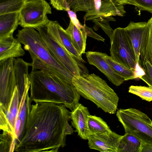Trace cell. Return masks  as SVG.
<instances>
[{"instance_id":"cell-29","label":"cell","mask_w":152,"mask_h":152,"mask_svg":"<svg viewBox=\"0 0 152 152\" xmlns=\"http://www.w3.org/2000/svg\"><path fill=\"white\" fill-rule=\"evenodd\" d=\"M93 21L95 24L101 28L110 38L114 30L109 24V20L103 18H99L93 20Z\"/></svg>"},{"instance_id":"cell-26","label":"cell","mask_w":152,"mask_h":152,"mask_svg":"<svg viewBox=\"0 0 152 152\" xmlns=\"http://www.w3.org/2000/svg\"><path fill=\"white\" fill-rule=\"evenodd\" d=\"M144 74L139 77L145 82L149 86L152 87V64L148 61L142 60Z\"/></svg>"},{"instance_id":"cell-35","label":"cell","mask_w":152,"mask_h":152,"mask_svg":"<svg viewBox=\"0 0 152 152\" xmlns=\"http://www.w3.org/2000/svg\"><path fill=\"white\" fill-rule=\"evenodd\" d=\"M103 1L108 2H117L115 0H103Z\"/></svg>"},{"instance_id":"cell-23","label":"cell","mask_w":152,"mask_h":152,"mask_svg":"<svg viewBox=\"0 0 152 152\" xmlns=\"http://www.w3.org/2000/svg\"><path fill=\"white\" fill-rule=\"evenodd\" d=\"M28 0H7L0 2V15L19 12Z\"/></svg>"},{"instance_id":"cell-16","label":"cell","mask_w":152,"mask_h":152,"mask_svg":"<svg viewBox=\"0 0 152 152\" xmlns=\"http://www.w3.org/2000/svg\"><path fill=\"white\" fill-rule=\"evenodd\" d=\"M21 44L13 35L0 39V61L24 55L25 52Z\"/></svg>"},{"instance_id":"cell-8","label":"cell","mask_w":152,"mask_h":152,"mask_svg":"<svg viewBox=\"0 0 152 152\" xmlns=\"http://www.w3.org/2000/svg\"><path fill=\"white\" fill-rule=\"evenodd\" d=\"M50 52L54 58L62 66L75 75H81L88 72L86 69L66 49L50 36L45 26L37 29Z\"/></svg>"},{"instance_id":"cell-12","label":"cell","mask_w":152,"mask_h":152,"mask_svg":"<svg viewBox=\"0 0 152 152\" xmlns=\"http://www.w3.org/2000/svg\"><path fill=\"white\" fill-rule=\"evenodd\" d=\"M50 37L57 43L64 47L70 54L78 61L84 62L81 55L73 44L66 31L56 21L50 20L45 25Z\"/></svg>"},{"instance_id":"cell-4","label":"cell","mask_w":152,"mask_h":152,"mask_svg":"<svg viewBox=\"0 0 152 152\" xmlns=\"http://www.w3.org/2000/svg\"><path fill=\"white\" fill-rule=\"evenodd\" d=\"M16 37L29 53L37 57L65 81L73 84L72 79L75 75L54 58L38 31L33 28H23L18 30Z\"/></svg>"},{"instance_id":"cell-18","label":"cell","mask_w":152,"mask_h":152,"mask_svg":"<svg viewBox=\"0 0 152 152\" xmlns=\"http://www.w3.org/2000/svg\"><path fill=\"white\" fill-rule=\"evenodd\" d=\"M66 30L69 34L74 47L80 54L82 55V54L85 53L87 36L85 27L83 29H80L70 20Z\"/></svg>"},{"instance_id":"cell-2","label":"cell","mask_w":152,"mask_h":152,"mask_svg":"<svg viewBox=\"0 0 152 152\" xmlns=\"http://www.w3.org/2000/svg\"><path fill=\"white\" fill-rule=\"evenodd\" d=\"M30 55L32 60L29 74L30 102L62 104L71 111L74 110L80 95L74 85L64 80L35 56Z\"/></svg>"},{"instance_id":"cell-31","label":"cell","mask_w":152,"mask_h":152,"mask_svg":"<svg viewBox=\"0 0 152 152\" xmlns=\"http://www.w3.org/2000/svg\"><path fill=\"white\" fill-rule=\"evenodd\" d=\"M66 11L67 12L70 18V20L78 28L82 29L84 28V25H82L77 19L75 12L71 10L69 7L68 8Z\"/></svg>"},{"instance_id":"cell-11","label":"cell","mask_w":152,"mask_h":152,"mask_svg":"<svg viewBox=\"0 0 152 152\" xmlns=\"http://www.w3.org/2000/svg\"><path fill=\"white\" fill-rule=\"evenodd\" d=\"M122 135L111 130L103 133L91 134L88 137L90 148L102 152H118Z\"/></svg>"},{"instance_id":"cell-36","label":"cell","mask_w":152,"mask_h":152,"mask_svg":"<svg viewBox=\"0 0 152 152\" xmlns=\"http://www.w3.org/2000/svg\"><path fill=\"white\" fill-rule=\"evenodd\" d=\"M68 5L69 4L73 1V0H66Z\"/></svg>"},{"instance_id":"cell-9","label":"cell","mask_w":152,"mask_h":152,"mask_svg":"<svg viewBox=\"0 0 152 152\" xmlns=\"http://www.w3.org/2000/svg\"><path fill=\"white\" fill-rule=\"evenodd\" d=\"M51 8L45 0H28L19 12V25L23 28L37 29L49 22L47 15Z\"/></svg>"},{"instance_id":"cell-14","label":"cell","mask_w":152,"mask_h":152,"mask_svg":"<svg viewBox=\"0 0 152 152\" xmlns=\"http://www.w3.org/2000/svg\"><path fill=\"white\" fill-rule=\"evenodd\" d=\"M90 115L88 108L79 103L75 108L70 112V119L75 132L82 139L87 140L91 134L88 127V120Z\"/></svg>"},{"instance_id":"cell-15","label":"cell","mask_w":152,"mask_h":152,"mask_svg":"<svg viewBox=\"0 0 152 152\" xmlns=\"http://www.w3.org/2000/svg\"><path fill=\"white\" fill-rule=\"evenodd\" d=\"M147 25V22H145L135 23L131 21L124 28L133 47L136 63L137 64H139L140 59V50L142 36Z\"/></svg>"},{"instance_id":"cell-3","label":"cell","mask_w":152,"mask_h":152,"mask_svg":"<svg viewBox=\"0 0 152 152\" xmlns=\"http://www.w3.org/2000/svg\"><path fill=\"white\" fill-rule=\"evenodd\" d=\"M72 83L80 94L104 112L114 114L117 109L119 97L106 82L94 73L85 72L74 75Z\"/></svg>"},{"instance_id":"cell-6","label":"cell","mask_w":152,"mask_h":152,"mask_svg":"<svg viewBox=\"0 0 152 152\" xmlns=\"http://www.w3.org/2000/svg\"><path fill=\"white\" fill-rule=\"evenodd\" d=\"M74 12H86L85 21L93 20L99 18H109L120 16L122 6L117 2H108L103 0H73L69 5Z\"/></svg>"},{"instance_id":"cell-1","label":"cell","mask_w":152,"mask_h":152,"mask_svg":"<svg viewBox=\"0 0 152 152\" xmlns=\"http://www.w3.org/2000/svg\"><path fill=\"white\" fill-rule=\"evenodd\" d=\"M21 132L14 151L57 152L66 145V136L73 133L69 121L70 112L62 104L40 102L31 105L28 93Z\"/></svg>"},{"instance_id":"cell-32","label":"cell","mask_w":152,"mask_h":152,"mask_svg":"<svg viewBox=\"0 0 152 152\" xmlns=\"http://www.w3.org/2000/svg\"><path fill=\"white\" fill-rule=\"evenodd\" d=\"M84 25L87 37H92L98 41H104L105 39L103 38L95 32L91 28L86 26L85 24Z\"/></svg>"},{"instance_id":"cell-34","label":"cell","mask_w":152,"mask_h":152,"mask_svg":"<svg viewBox=\"0 0 152 152\" xmlns=\"http://www.w3.org/2000/svg\"><path fill=\"white\" fill-rule=\"evenodd\" d=\"M115 1L119 4L124 5L129 4L130 0H115Z\"/></svg>"},{"instance_id":"cell-5","label":"cell","mask_w":152,"mask_h":152,"mask_svg":"<svg viewBox=\"0 0 152 152\" xmlns=\"http://www.w3.org/2000/svg\"><path fill=\"white\" fill-rule=\"evenodd\" d=\"M116 115L125 133L132 134L143 143L152 145V121L144 113L134 108L120 109Z\"/></svg>"},{"instance_id":"cell-21","label":"cell","mask_w":152,"mask_h":152,"mask_svg":"<svg viewBox=\"0 0 152 152\" xmlns=\"http://www.w3.org/2000/svg\"><path fill=\"white\" fill-rule=\"evenodd\" d=\"M104 58L114 71L123 78L125 81L134 79L139 77L137 70L132 69L121 64L106 54Z\"/></svg>"},{"instance_id":"cell-17","label":"cell","mask_w":152,"mask_h":152,"mask_svg":"<svg viewBox=\"0 0 152 152\" xmlns=\"http://www.w3.org/2000/svg\"><path fill=\"white\" fill-rule=\"evenodd\" d=\"M19 12L0 15V39L13 35L19 25Z\"/></svg>"},{"instance_id":"cell-33","label":"cell","mask_w":152,"mask_h":152,"mask_svg":"<svg viewBox=\"0 0 152 152\" xmlns=\"http://www.w3.org/2000/svg\"><path fill=\"white\" fill-rule=\"evenodd\" d=\"M152 152V145L142 142V152Z\"/></svg>"},{"instance_id":"cell-25","label":"cell","mask_w":152,"mask_h":152,"mask_svg":"<svg viewBox=\"0 0 152 152\" xmlns=\"http://www.w3.org/2000/svg\"><path fill=\"white\" fill-rule=\"evenodd\" d=\"M129 92L138 96L142 100L148 102L152 101V87L141 86H131Z\"/></svg>"},{"instance_id":"cell-37","label":"cell","mask_w":152,"mask_h":152,"mask_svg":"<svg viewBox=\"0 0 152 152\" xmlns=\"http://www.w3.org/2000/svg\"><path fill=\"white\" fill-rule=\"evenodd\" d=\"M7 0H0V2H2Z\"/></svg>"},{"instance_id":"cell-27","label":"cell","mask_w":152,"mask_h":152,"mask_svg":"<svg viewBox=\"0 0 152 152\" xmlns=\"http://www.w3.org/2000/svg\"><path fill=\"white\" fill-rule=\"evenodd\" d=\"M19 103L18 90L16 85L8 108V109L14 117L16 121L18 115Z\"/></svg>"},{"instance_id":"cell-28","label":"cell","mask_w":152,"mask_h":152,"mask_svg":"<svg viewBox=\"0 0 152 152\" xmlns=\"http://www.w3.org/2000/svg\"><path fill=\"white\" fill-rule=\"evenodd\" d=\"M129 4L135 6L140 11H146L152 14V0H130Z\"/></svg>"},{"instance_id":"cell-22","label":"cell","mask_w":152,"mask_h":152,"mask_svg":"<svg viewBox=\"0 0 152 152\" xmlns=\"http://www.w3.org/2000/svg\"><path fill=\"white\" fill-rule=\"evenodd\" d=\"M88 124L91 134H100L111 130L106 122L95 115L89 116Z\"/></svg>"},{"instance_id":"cell-13","label":"cell","mask_w":152,"mask_h":152,"mask_svg":"<svg viewBox=\"0 0 152 152\" xmlns=\"http://www.w3.org/2000/svg\"><path fill=\"white\" fill-rule=\"evenodd\" d=\"M106 54L99 52L88 51L86 53V56L89 64L97 68L112 83L119 86L123 83L124 80L114 71L105 60Z\"/></svg>"},{"instance_id":"cell-10","label":"cell","mask_w":152,"mask_h":152,"mask_svg":"<svg viewBox=\"0 0 152 152\" xmlns=\"http://www.w3.org/2000/svg\"><path fill=\"white\" fill-rule=\"evenodd\" d=\"M15 58L0 61V107L8 109L16 85Z\"/></svg>"},{"instance_id":"cell-30","label":"cell","mask_w":152,"mask_h":152,"mask_svg":"<svg viewBox=\"0 0 152 152\" xmlns=\"http://www.w3.org/2000/svg\"><path fill=\"white\" fill-rule=\"evenodd\" d=\"M51 4L53 7L60 11H66L69 7L66 0H50ZM70 8V7H69Z\"/></svg>"},{"instance_id":"cell-7","label":"cell","mask_w":152,"mask_h":152,"mask_svg":"<svg viewBox=\"0 0 152 152\" xmlns=\"http://www.w3.org/2000/svg\"><path fill=\"white\" fill-rule=\"evenodd\" d=\"M110 39V56L121 64L137 70L139 64H137L133 47L124 28L114 30Z\"/></svg>"},{"instance_id":"cell-19","label":"cell","mask_w":152,"mask_h":152,"mask_svg":"<svg viewBox=\"0 0 152 152\" xmlns=\"http://www.w3.org/2000/svg\"><path fill=\"white\" fill-rule=\"evenodd\" d=\"M147 22L148 25L142 36L140 58L152 64V17Z\"/></svg>"},{"instance_id":"cell-24","label":"cell","mask_w":152,"mask_h":152,"mask_svg":"<svg viewBox=\"0 0 152 152\" xmlns=\"http://www.w3.org/2000/svg\"><path fill=\"white\" fill-rule=\"evenodd\" d=\"M0 152H13L16 139L11 133L5 131L0 135Z\"/></svg>"},{"instance_id":"cell-20","label":"cell","mask_w":152,"mask_h":152,"mask_svg":"<svg viewBox=\"0 0 152 152\" xmlns=\"http://www.w3.org/2000/svg\"><path fill=\"white\" fill-rule=\"evenodd\" d=\"M142 142L134 135L125 133L119 142L118 152H142Z\"/></svg>"}]
</instances>
